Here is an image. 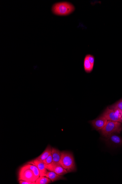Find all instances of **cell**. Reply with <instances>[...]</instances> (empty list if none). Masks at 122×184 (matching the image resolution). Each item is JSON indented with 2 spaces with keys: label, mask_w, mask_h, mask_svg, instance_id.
Instances as JSON below:
<instances>
[{
  "label": "cell",
  "mask_w": 122,
  "mask_h": 184,
  "mask_svg": "<svg viewBox=\"0 0 122 184\" xmlns=\"http://www.w3.org/2000/svg\"><path fill=\"white\" fill-rule=\"evenodd\" d=\"M75 10V7L68 2H63L54 4L52 7V12L56 15H68Z\"/></svg>",
  "instance_id": "1"
},
{
  "label": "cell",
  "mask_w": 122,
  "mask_h": 184,
  "mask_svg": "<svg viewBox=\"0 0 122 184\" xmlns=\"http://www.w3.org/2000/svg\"><path fill=\"white\" fill-rule=\"evenodd\" d=\"M59 163L68 173L74 172L76 171L74 158L72 153L70 152H61V157Z\"/></svg>",
  "instance_id": "2"
},
{
  "label": "cell",
  "mask_w": 122,
  "mask_h": 184,
  "mask_svg": "<svg viewBox=\"0 0 122 184\" xmlns=\"http://www.w3.org/2000/svg\"><path fill=\"white\" fill-rule=\"evenodd\" d=\"M121 123L119 122L108 121L106 125L99 132L102 136L106 138L110 135L120 134L122 130Z\"/></svg>",
  "instance_id": "3"
},
{
  "label": "cell",
  "mask_w": 122,
  "mask_h": 184,
  "mask_svg": "<svg viewBox=\"0 0 122 184\" xmlns=\"http://www.w3.org/2000/svg\"><path fill=\"white\" fill-rule=\"evenodd\" d=\"M38 179L33 171L30 169L28 164H26L20 168L18 171V181H23L35 182Z\"/></svg>",
  "instance_id": "4"
},
{
  "label": "cell",
  "mask_w": 122,
  "mask_h": 184,
  "mask_svg": "<svg viewBox=\"0 0 122 184\" xmlns=\"http://www.w3.org/2000/svg\"><path fill=\"white\" fill-rule=\"evenodd\" d=\"M45 166L47 170L55 172L60 175L63 176L68 173L67 170L61 166L59 162H53L49 164H45Z\"/></svg>",
  "instance_id": "5"
},
{
  "label": "cell",
  "mask_w": 122,
  "mask_h": 184,
  "mask_svg": "<svg viewBox=\"0 0 122 184\" xmlns=\"http://www.w3.org/2000/svg\"><path fill=\"white\" fill-rule=\"evenodd\" d=\"M116 133L113 134L106 137L105 139L107 143L111 146H119L122 145V139L121 136Z\"/></svg>",
  "instance_id": "6"
},
{
  "label": "cell",
  "mask_w": 122,
  "mask_h": 184,
  "mask_svg": "<svg viewBox=\"0 0 122 184\" xmlns=\"http://www.w3.org/2000/svg\"><path fill=\"white\" fill-rule=\"evenodd\" d=\"M108 121L119 122L122 123V118L118 117L113 110L107 108L102 115Z\"/></svg>",
  "instance_id": "7"
},
{
  "label": "cell",
  "mask_w": 122,
  "mask_h": 184,
  "mask_svg": "<svg viewBox=\"0 0 122 184\" xmlns=\"http://www.w3.org/2000/svg\"><path fill=\"white\" fill-rule=\"evenodd\" d=\"M108 120L102 115L98 118L91 121L92 125L97 131L100 130L105 127Z\"/></svg>",
  "instance_id": "8"
},
{
  "label": "cell",
  "mask_w": 122,
  "mask_h": 184,
  "mask_svg": "<svg viewBox=\"0 0 122 184\" xmlns=\"http://www.w3.org/2000/svg\"><path fill=\"white\" fill-rule=\"evenodd\" d=\"M27 164H31L36 166L40 173V176H45L47 170L45 168V164L43 161L35 159L29 161Z\"/></svg>",
  "instance_id": "9"
},
{
  "label": "cell",
  "mask_w": 122,
  "mask_h": 184,
  "mask_svg": "<svg viewBox=\"0 0 122 184\" xmlns=\"http://www.w3.org/2000/svg\"><path fill=\"white\" fill-rule=\"evenodd\" d=\"M45 176L49 178L51 180L52 182L65 179V178L63 177V176L59 175V174H56L55 172L48 170L47 171Z\"/></svg>",
  "instance_id": "10"
},
{
  "label": "cell",
  "mask_w": 122,
  "mask_h": 184,
  "mask_svg": "<svg viewBox=\"0 0 122 184\" xmlns=\"http://www.w3.org/2000/svg\"><path fill=\"white\" fill-rule=\"evenodd\" d=\"M52 150V148L50 145H48L44 152L40 156L37 157L36 159L42 161H44L51 155Z\"/></svg>",
  "instance_id": "11"
},
{
  "label": "cell",
  "mask_w": 122,
  "mask_h": 184,
  "mask_svg": "<svg viewBox=\"0 0 122 184\" xmlns=\"http://www.w3.org/2000/svg\"><path fill=\"white\" fill-rule=\"evenodd\" d=\"M51 155L53 157V162H59L61 157V152L56 148H52Z\"/></svg>",
  "instance_id": "12"
},
{
  "label": "cell",
  "mask_w": 122,
  "mask_h": 184,
  "mask_svg": "<svg viewBox=\"0 0 122 184\" xmlns=\"http://www.w3.org/2000/svg\"><path fill=\"white\" fill-rule=\"evenodd\" d=\"M84 70L86 72L90 73L92 71L93 67L88 60L87 58L85 57L84 61Z\"/></svg>",
  "instance_id": "13"
},
{
  "label": "cell",
  "mask_w": 122,
  "mask_h": 184,
  "mask_svg": "<svg viewBox=\"0 0 122 184\" xmlns=\"http://www.w3.org/2000/svg\"><path fill=\"white\" fill-rule=\"evenodd\" d=\"M51 180L46 176H40L35 182L36 184H48L51 183Z\"/></svg>",
  "instance_id": "14"
},
{
  "label": "cell",
  "mask_w": 122,
  "mask_h": 184,
  "mask_svg": "<svg viewBox=\"0 0 122 184\" xmlns=\"http://www.w3.org/2000/svg\"><path fill=\"white\" fill-rule=\"evenodd\" d=\"M28 166L30 169H31L34 173L35 175L36 176L37 178H38L40 176V173L39 171V170L38 168H37L36 166H34V165L28 164Z\"/></svg>",
  "instance_id": "15"
},
{
  "label": "cell",
  "mask_w": 122,
  "mask_h": 184,
  "mask_svg": "<svg viewBox=\"0 0 122 184\" xmlns=\"http://www.w3.org/2000/svg\"><path fill=\"white\" fill-rule=\"evenodd\" d=\"M109 108L113 110L117 109L121 110L122 112V99Z\"/></svg>",
  "instance_id": "16"
},
{
  "label": "cell",
  "mask_w": 122,
  "mask_h": 184,
  "mask_svg": "<svg viewBox=\"0 0 122 184\" xmlns=\"http://www.w3.org/2000/svg\"><path fill=\"white\" fill-rule=\"evenodd\" d=\"M43 162H44V164H49L53 162V157H52V155H50L49 156L43 161Z\"/></svg>",
  "instance_id": "17"
},
{
  "label": "cell",
  "mask_w": 122,
  "mask_h": 184,
  "mask_svg": "<svg viewBox=\"0 0 122 184\" xmlns=\"http://www.w3.org/2000/svg\"><path fill=\"white\" fill-rule=\"evenodd\" d=\"M86 57L87 58L88 60L91 64L93 67H94V57L92 55H91V54H87L86 55Z\"/></svg>",
  "instance_id": "18"
},
{
  "label": "cell",
  "mask_w": 122,
  "mask_h": 184,
  "mask_svg": "<svg viewBox=\"0 0 122 184\" xmlns=\"http://www.w3.org/2000/svg\"><path fill=\"white\" fill-rule=\"evenodd\" d=\"M19 183L20 184H36L35 182H31L28 181H23V180H20L19 181Z\"/></svg>",
  "instance_id": "19"
}]
</instances>
